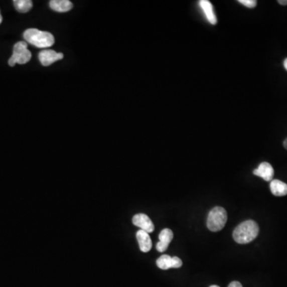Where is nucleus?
<instances>
[{"label": "nucleus", "instance_id": "20", "mask_svg": "<svg viewBox=\"0 0 287 287\" xmlns=\"http://www.w3.org/2000/svg\"><path fill=\"white\" fill-rule=\"evenodd\" d=\"M2 21H3V17L2 16H1V13H0V24H1Z\"/></svg>", "mask_w": 287, "mask_h": 287}, {"label": "nucleus", "instance_id": "17", "mask_svg": "<svg viewBox=\"0 0 287 287\" xmlns=\"http://www.w3.org/2000/svg\"><path fill=\"white\" fill-rule=\"evenodd\" d=\"M277 3H278L280 5H283V6L287 5V0H279V1H277Z\"/></svg>", "mask_w": 287, "mask_h": 287}, {"label": "nucleus", "instance_id": "12", "mask_svg": "<svg viewBox=\"0 0 287 287\" xmlns=\"http://www.w3.org/2000/svg\"><path fill=\"white\" fill-rule=\"evenodd\" d=\"M50 7L55 12H67L73 8V4L69 0H52L50 2Z\"/></svg>", "mask_w": 287, "mask_h": 287}, {"label": "nucleus", "instance_id": "6", "mask_svg": "<svg viewBox=\"0 0 287 287\" xmlns=\"http://www.w3.org/2000/svg\"><path fill=\"white\" fill-rule=\"evenodd\" d=\"M132 223L136 227H140V230L146 231V232L152 233L155 229L154 223L150 218L146 214H136L132 218Z\"/></svg>", "mask_w": 287, "mask_h": 287}, {"label": "nucleus", "instance_id": "16", "mask_svg": "<svg viewBox=\"0 0 287 287\" xmlns=\"http://www.w3.org/2000/svg\"><path fill=\"white\" fill-rule=\"evenodd\" d=\"M228 287H243V285H241L240 282H239V281H235L231 282Z\"/></svg>", "mask_w": 287, "mask_h": 287}, {"label": "nucleus", "instance_id": "18", "mask_svg": "<svg viewBox=\"0 0 287 287\" xmlns=\"http://www.w3.org/2000/svg\"><path fill=\"white\" fill-rule=\"evenodd\" d=\"M283 65L285 70H287V58H285V61H284Z\"/></svg>", "mask_w": 287, "mask_h": 287}, {"label": "nucleus", "instance_id": "1", "mask_svg": "<svg viewBox=\"0 0 287 287\" xmlns=\"http://www.w3.org/2000/svg\"><path fill=\"white\" fill-rule=\"evenodd\" d=\"M259 227L254 220H246L235 227L233 231V238L239 244H246L256 239Z\"/></svg>", "mask_w": 287, "mask_h": 287}, {"label": "nucleus", "instance_id": "8", "mask_svg": "<svg viewBox=\"0 0 287 287\" xmlns=\"http://www.w3.org/2000/svg\"><path fill=\"white\" fill-rule=\"evenodd\" d=\"M253 173L257 177L263 179L264 181H271L274 174V170L270 164L262 162L256 169H254Z\"/></svg>", "mask_w": 287, "mask_h": 287}, {"label": "nucleus", "instance_id": "2", "mask_svg": "<svg viewBox=\"0 0 287 287\" xmlns=\"http://www.w3.org/2000/svg\"><path fill=\"white\" fill-rule=\"evenodd\" d=\"M24 37L26 41L38 48L51 47L55 43V38L52 34L35 28L27 30L24 32Z\"/></svg>", "mask_w": 287, "mask_h": 287}, {"label": "nucleus", "instance_id": "14", "mask_svg": "<svg viewBox=\"0 0 287 287\" xmlns=\"http://www.w3.org/2000/svg\"><path fill=\"white\" fill-rule=\"evenodd\" d=\"M15 8L20 13H27L33 7V3L31 0H15Z\"/></svg>", "mask_w": 287, "mask_h": 287}, {"label": "nucleus", "instance_id": "3", "mask_svg": "<svg viewBox=\"0 0 287 287\" xmlns=\"http://www.w3.org/2000/svg\"><path fill=\"white\" fill-rule=\"evenodd\" d=\"M227 220V213L226 210L221 207H215L208 214L207 226L210 231H221Z\"/></svg>", "mask_w": 287, "mask_h": 287}, {"label": "nucleus", "instance_id": "10", "mask_svg": "<svg viewBox=\"0 0 287 287\" xmlns=\"http://www.w3.org/2000/svg\"><path fill=\"white\" fill-rule=\"evenodd\" d=\"M200 8L205 15L206 19L209 22V24L215 25L217 24V19L214 12L213 6L208 0H200L199 2Z\"/></svg>", "mask_w": 287, "mask_h": 287}, {"label": "nucleus", "instance_id": "7", "mask_svg": "<svg viewBox=\"0 0 287 287\" xmlns=\"http://www.w3.org/2000/svg\"><path fill=\"white\" fill-rule=\"evenodd\" d=\"M63 58V54L55 52L53 50H43L39 55V61L44 66H51L54 62L61 60Z\"/></svg>", "mask_w": 287, "mask_h": 287}, {"label": "nucleus", "instance_id": "4", "mask_svg": "<svg viewBox=\"0 0 287 287\" xmlns=\"http://www.w3.org/2000/svg\"><path fill=\"white\" fill-rule=\"evenodd\" d=\"M31 51L28 49V43L26 42H19L16 43L13 48V55L8 61V64L14 66L16 63L23 65L28 63L31 60Z\"/></svg>", "mask_w": 287, "mask_h": 287}, {"label": "nucleus", "instance_id": "5", "mask_svg": "<svg viewBox=\"0 0 287 287\" xmlns=\"http://www.w3.org/2000/svg\"><path fill=\"white\" fill-rule=\"evenodd\" d=\"M182 261L178 257H171L168 254L161 255L157 260V265L161 270H169L170 268H180L182 266Z\"/></svg>", "mask_w": 287, "mask_h": 287}, {"label": "nucleus", "instance_id": "9", "mask_svg": "<svg viewBox=\"0 0 287 287\" xmlns=\"http://www.w3.org/2000/svg\"><path fill=\"white\" fill-rule=\"evenodd\" d=\"M173 239V232L169 228L162 230L159 235V242L157 244V250L159 252H164L167 250L169 245Z\"/></svg>", "mask_w": 287, "mask_h": 287}, {"label": "nucleus", "instance_id": "21", "mask_svg": "<svg viewBox=\"0 0 287 287\" xmlns=\"http://www.w3.org/2000/svg\"><path fill=\"white\" fill-rule=\"evenodd\" d=\"M210 287H219V285H211V286Z\"/></svg>", "mask_w": 287, "mask_h": 287}, {"label": "nucleus", "instance_id": "19", "mask_svg": "<svg viewBox=\"0 0 287 287\" xmlns=\"http://www.w3.org/2000/svg\"><path fill=\"white\" fill-rule=\"evenodd\" d=\"M283 146H284V147H285V150H287V138H286V139H285V140H284Z\"/></svg>", "mask_w": 287, "mask_h": 287}, {"label": "nucleus", "instance_id": "15", "mask_svg": "<svg viewBox=\"0 0 287 287\" xmlns=\"http://www.w3.org/2000/svg\"><path fill=\"white\" fill-rule=\"evenodd\" d=\"M238 2L248 8H255L257 5V1L255 0H239Z\"/></svg>", "mask_w": 287, "mask_h": 287}, {"label": "nucleus", "instance_id": "11", "mask_svg": "<svg viewBox=\"0 0 287 287\" xmlns=\"http://www.w3.org/2000/svg\"><path fill=\"white\" fill-rule=\"evenodd\" d=\"M136 239H137L142 252L147 253L151 250L153 244H152L151 238L149 233L142 231V230L138 231L136 232Z\"/></svg>", "mask_w": 287, "mask_h": 287}, {"label": "nucleus", "instance_id": "13", "mask_svg": "<svg viewBox=\"0 0 287 287\" xmlns=\"http://www.w3.org/2000/svg\"><path fill=\"white\" fill-rule=\"evenodd\" d=\"M272 194L275 196H284L287 195V185L278 180L271 181L270 185Z\"/></svg>", "mask_w": 287, "mask_h": 287}]
</instances>
